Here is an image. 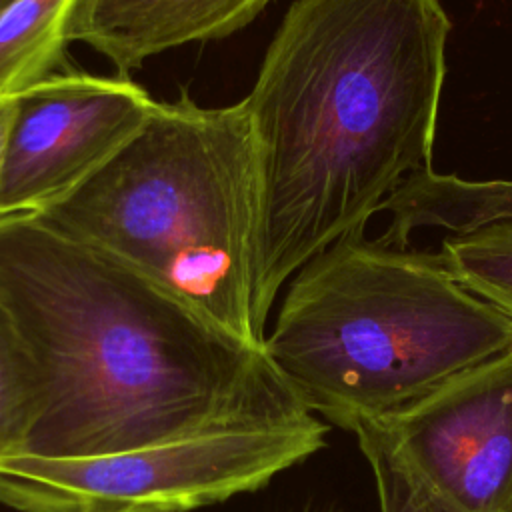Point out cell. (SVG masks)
I'll use <instances>...</instances> for the list:
<instances>
[{
    "label": "cell",
    "mask_w": 512,
    "mask_h": 512,
    "mask_svg": "<svg viewBox=\"0 0 512 512\" xmlns=\"http://www.w3.org/2000/svg\"><path fill=\"white\" fill-rule=\"evenodd\" d=\"M512 350V318L440 252L350 234L290 280L264 352L312 414L352 430Z\"/></svg>",
    "instance_id": "277c9868"
},
{
    "label": "cell",
    "mask_w": 512,
    "mask_h": 512,
    "mask_svg": "<svg viewBox=\"0 0 512 512\" xmlns=\"http://www.w3.org/2000/svg\"><path fill=\"white\" fill-rule=\"evenodd\" d=\"M350 432L372 468L380 512H458L394 454L374 422H358Z\"/></svg>",
    "instance_id": "7c38bea8"
},
{
    "label": "cell",
    "mask_w": 512,
    "mask_h": 512,
    "mask_svg": "<svg viewBox=\"0 0 512 512\" xmlns=\"http://www.w3.org/2000/svg\"><path fill=\"white\" fill-rule=\"evenodd\" d=\"M0 298L42 380L22 454L88 458L312 414L264 348L34 218L0 220Z\"/></svg>",
    "instance_id": "7a4b0ae2"
},
{
    "label": "cell",
    "mask_w": 512,
    "mask_h": 512,
    "mask_svg": "<svg viewBox=\"0 0 512 512\" xmlns=\"http://www.w3.org/2000/svg\"><path fill=\"white\" fill-rule=\"evenodd\" d=\"M88 512H176V510H158V508H102Z\"/></svg>",
    "instance_id": "5bb4252c"
},
{
    "label": "cell",
    "mask_w": 512,
    "mask_h": 512,
    "mask_svg": "<svg viewBox=\"0 0 512 512\" xmlns=\"http://www.w3.org/2000/svg\"><path fill=\"white\" fill-rule=\"evenodd\" d=\"M452 22L440 0H294L248 104L260 172L256 304L364 232L432 168Z\"/></svg>",
    "instance_id": "6da1fadb"
},
{
    "label": "cell",
    "mask_w": 512,
    "mask_h": 512,
    "mask_svg": "<svg viewBox=\"0 0 512 512\" xmlns=\"http://www.w3.org/2000/svg\"><path fill=\"white\" fill-rule=\"evenodd\" d=\"M10 2H12V0H0V12H2Z\"/></svg>",
    "instance_id": "9a60e30c"
},
{
    "label": "cell",
    "mask_w": 512,
    "mask_h": 512,
    "mask_svg": "<svg viewBox=\"0 0 512 512\" xmlns=\"http://www.w3.org/2000/svg\"><path fill=\"white\" fill-rule=\"evenodd\" d=\"M42 408L36 362L0 298V462L20 456Z\"/></svg>",
    "instance_id": "30bf717a"
},
{
    "label": "cell",
    "mask_w": 512,
    "mask_h": 512,
    "mask_svg": "<svg viewBox=\"0 0 512 512\" xmlns=\"http://www.w3.org/2000/svg\"><path fill=\"white\" fill-rule=\"evenodd\" d=\"M368 422L458 512L512 508V350Z\"/></svg>",
    "instance_id": "52a82bcc"
},
{
    "label": "cell",
    "mask_w": 512,
    "mask_h": 512,
    "mask_svg": "<svg viewBox=\"0 0 512 512\" xmlns=\"http://www.w3.org/2000/svg\"><path fill=\"white\" fill-rule=\"evenodd\" d=\"M440 254L462 286L512 318V220L448 234Z\"/></svg>",
    "instance_id": "8fae6325"
},
{
    "label": "cell",
    "mask_w": 512,
    "mask_h": 512,
    "mask_svg": "<svg viewBox=\"0 0 512 512\" xmlns=\"http://www.w3.org/2000/svg\"><path fill=\"white\" fill-rule=\"evenodd\" d=\"M326 444L314 414L186 434L88 458L0 462V502L24 512L158 508L186 512L268 484Z\"/></svg>",
    "instance_id": "5b68a950"
},
{
    "label": "cell",
    "mask_w": 512,
    "mask_h": 512,
    "mask_svg": "<svg viewBox=\"0 0 512 512\" xmlns=\"http://www.w3.org/2000/svg\"><path fill=\"white\" fill-rule=\"evenodd\" d=\"M18 98L0 96V178H2V166H4V156H6L10 130H12V124H14L16 108H18Z\"/></svg>",
    "instance_id": "4fadbf2b"
},
{
    "label": "cell",
    "mask_w": 512,
    "mask_h": 512,
    "mask_svg": "<svg viewBox=\"0 0 512 512\" xmlns=\"http://www.w3.org/2000/svg\"><path fill=\"white\" fill-rule=\"evenodd\" d=\"M78 0H12L0 12V96H22L66 68Z\"/></svg>",
    "instance_id": "9c48e42d"
},
{
    "label": "cell",
    "mask_w": 512,
    "mask_h": 512,
    "mask_svg": "<svg viewBox=\"0 0 512 512\" xmlns=\"http://www.w3.org/2000/svg\"><path fill=\"white\" fill-rule=\"evenodd\" d=\"M158 100L128 76L58 72L18 98L2 178L0 220L60 204L146 126Z\"/></svg>",
    "instance_id": "8992f818"
},
{
    "label": "cell",
    "mask_w": 512,
    "mask_h": 512,
    "mask_svg": "<svg viewBox=\"0 0 512 512\" xmlns=\"http://www.w3.org/2000/svg\"><path fill=\"white\" fill-rule=\"evenodd\" d=\"M34 220L156 284L232 338L264 348L256 304L260 172L242 98L182 90L80 190Z\"/></svg>",
    "instance_id": "3957f363"
},
{
    "label": "cell",
    "mask_w": 512,
    "mask_h": 512,
    "mask_svg": "<svg viewBox=\"0 0 512 512\" xmlns=\"http://www.w3.org/2000/svg\"><path fill=\"white\" fill-rule=\"evenodd\" d=\"M272 0H78L68 44L102 54L118 72L192 42L222 40L256 20Z\"/></svg>",
    "instance_id": "ba28073f"
}]
</instances>
